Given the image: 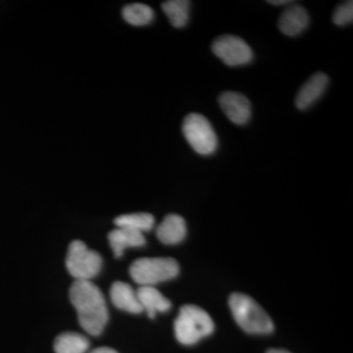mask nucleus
I'll list each match as a JSON object with an SVG mask.
<instances>
[{
    "label": "nucleus",
    "instance_id": "f257e3e1",
    "mask_svg": "<svg viewBox=\"0 0 353 353\" xmlns=\"http://www.w3.org/2000/svg\"><path fill=\"white\" fill-rule=\"evenodd\" d=\"M70 301L78 313L79 323L87 333L99 336L109 319L101 290L90 281L76 280L70 288Z\"/></svg>",
    "mask_w": 353,
    "mask_h": 353
},
{
    "label": "nucleus",
    "instance_id": "f03ea898",
    "mask_svg": "<svg viewBox=\"0 0 353 353\" xmlns=\"http://www.w3.org/2000/svg\"><path fill=\"white\" fill-rule=\"evenodd\" d=\"M174 330L179 343L192 345L212 334L214 323L205 310L199 306L188 304L180 309Z\"/></svg>",
    "mask_w": 353,
    "mask_h": 353
},
{
    "label": "nucleus",
    "instance_id": "7ed1b4c3",
    "mask_svg": "<svg viewBox=\"0 0 353 353\" xmlns=\"http://www.w3.org/2000/svg\"><path fill=\"white\" fill-rule=\"evenodd\" d=\"M230 308L234 320L248 334H270L274 324L254 299L243 294H234L230 297Z\"/></svg>",
    "mask_w": 353,
    "mask_h": 353
},
{
    "label": "nucleus",
    "instance_id": "20e7f679",
    "mask_svg": "<svg viewBox=\"0 0 353 353\" xmlns=\"http://www.w3.org/2000/svg\"><path fill=\"white\" fill-rule=\"evenodd\" d=\"M180 267L175 259L154 257L136 260L130 267V275L137 284L153 285L176 277Z\"/></svg>",
    "mask_w": 353,
    "mask_h": 353
},
{
    "label": "nucleus",
    "instance_id": "39448f33",
    "mask_svg": "<svg viewBox=\"0 0 353 353\" xmlns=\"http://www.w3.org/2000/svg\"><path fill=\"white\" fill-rule=\"evenodd\" d=\"M182 131L192 150L199 154L208 157L217 150V134L211 123L201 114H189L183 119Z\"/></svg>",
    "mask_w": 353,
    "mask_h": 353
},
{
    "label": "nucleus",
    "instance_id": "423d86ee",
    "mask_svg": "<svg viewBox=\"0 0 353 353\" xmlns=\"http://www.w3.org/2000/svg\"><path fill=\"white\" fill-rule=\"evenodd\" d=\"M70 275L80 281H90L101 270V254L90 250L82 241H72L66 257Z\"/></svg>",
    "mask_w": 353,
    "mask_h": 353
},
{
    "label": "nucleus",
    "instance_id": "0eeeda50",
    "mask_svg": "<svg viewBox=\"0 0 353 353\" xmlns=\"http://www.w3.org/2000/svg\"><path fill=\"white\" fill-rule=\"evenodd\" d=\"M213 53L230 67L250 63L253 52L243 39L232 34H225L216 39L212 43Z\"/></svg>",
    "mask_w": 353,
    "mask_h": 353
},
{
    "label": "nucleus",
    "instance_id": "6e6552de",
    "mask_svg": "<svg viewBox=\"0 0 353 353\" xmlns=\"http://www.w3.org/2000/svg\"><path fill=\"white\" fill-rule=\"evenodd\" d=\"M219 105L228 119L236 125H245L252 117V105L245 95L236 92H223Z\"/></svg>",
    "mask_w": 353,
    "mask_h": 353
},
{
    "label": "nucleus",
    "instance_id": "1a4fd4ad",
    "mask_svg": "<svg viewBox=\"0 0 353 353\" xmlns=\"http://www.w3.org/2000/svg\"><path fill=\"white\" fill-rule=\"evenodd\" d=\"M310 18L306 9L301 6H290L281 15L279 19V29L289 37L299 36L308 27Z\"/></svg>",
    "mask_w": 353,
    "mask_h": 353
},
{
    "label": "nucleus",
    "instance_id": "9d476101",
    "mask_svg": "<svg viewBox=\"0 0 353 353\" xmlns=\"http://www.w3.org/2000/svg\"><path fill=\"white\" fill-rule=\"evenodd\" d=\"M328 83L329 78L326 74H314L299 90L296 99V108L299 110H305L312 106L324 94Z\"/></svg>",
    "mask_w": 353,
    "mask_h": 353
},
{
    "label": "nucleus",
    "instance_id": "9b49d317",
    "mask_svg": "<svg viewBox=\"0 0 353 353\" xmlns=\"http://www.w3.org/2000/svg\"><path fill=\"white\" fill-rule=\"evenodd\" d=\"M108 241L117 259L122 257L126 248H139L145 245V238L143 233L128 228L113 230L108 234Z\"/></svg>",
    "mask_w": 353,
    "mask_h": 353
},
{
    "label": "nucleus",
    "instance_id": "f8f14e48",
    "mask_svg": "<svg viewBox=\"0 0 353 353\" xmlns=\"http://www.w3.org/2000/svg\"><path fill=\"white\" fill-rule=\"evenodd\" d=\"M185 221L176 214L167 215L157 230L158 240L164 245H176L185 239Z\"/></svg>",
    "mask_w": 353,
    "mask_h": 353
},
{
    "label": "nucleus",
    "instance_id": "ddd939ff",
    "mask_svg": "<svg viewBox=\"0 0 353 353\" xmlns=\"http://www.w3.org/2000/svg\"><path fill=\"white\" fill-rule=\"evenodd\" d=\"M137 296L143 311H145L150 318H154L158 312H166L171 308V301L150 285H141L137 290Z\"/></svg>",
    "mask_w": 353,
    "mask_h": 353
},
{
    "label": "nucleus",
    "instance_id": "4468645a",
    "mask_svg": "<svg viewBox=\"0 0 353 353\" xmlns=\"http://www.w3.org/2000/svg\"><path fill=\"white\" fill-rule=\"evenodd\" d=\"M110 297L114 305L121 310L127 311L132 314L143 312L137 292H134L131 285L126 283H114L110 290Z\"/></svg>",
    "mask_w": 353,
    "mask_h": 353
},
{
    "label": "nucleus",
    "instance_id": "2eb2a0df",
    "mask_svg": "<svg viewBox=\"0 0 353 353\" xmlns=\"http://www.w3.org/2000/svg\"><path fill=\"white\" fill-rule=\"evenodd\" d=\"M190 2L188 0H169L162 3V10L175 28H183L190 20Z\"/></svg>",
    "mask_w": 353,
    "mask_h": 353
},
{
    "label": "nucleus",
    "instance_id": "dca6fc26",
    "mask_svg": "<svg viewBox=\"0 0 353 353\" xmlns=\"http://www.w3.org/2000/svg\"><path fill=\"white\" fill-rule=\"evenodd\" d=\"M90 347L88 339L77 333L60 334L54 341L57 353H85Z\"/></svg>",
    "mask_w": 353,
    "mask_h": 353
},
{
    "label": "nucleus",
    "instance_id": "f3484780",
    "mask_svg": "<svg viewBox=\"0 0 353 353\" xmlns=\"http://www.w3.org/2000/svg\"><path fill=\"white\" fill-rule=\"evenodd\" d=\"M122 16L128 24L141 27L152 22L154 19V11L146 4L132 3L123 8Z\"/></svg>",
    "mask_w": 353,
    "mask_h": 353
},
{
    "label": "nucleus",
    "instance_id": "a211bd4d",
    "mask_svg": "<svg viewBox=\"0 0 353 353\" xmlns=\"http://www.w3.org/2000/svg\"><path fill=\"white\" fill-rule=\"evenodd\" d=\"M114 223L117 228H128L143 233L150 231L154 226V217L148 213H132L118 216Z\"/></svg>",
    "mask_w": 353,
    "mask_h": 353
},
{
    "label": "nucleus",
    "instance_id": "6ab92c4d",
    "mask_svg": "<svg viewBox=\"0 0 353 353\" xmlns=\"http://www.w3.org/2000/svg\"><path fill=\"white\" fill-rule=\"evenodd\" d=\"M353 21V2L347 1L336 7L333 15V22L336 26L352 24Z\"/></svg>",
    "mask_w": 353,
    "mask_h": 353
},
{
    "label": "nucleus",
    "instance_id": "aec40b11",
    "mask_svg": "<svg viewBox=\"0 0 353 353\" xmlns=\"http://www.w3.org/2000/svg\"><path fill=\"white\" fill-rule=\"evenodd\" d=\"M90 353H118L116 350L109 347H99L97 350H92Z\"/></svg>",
    "mask_w": 353,
    "mask_h": 353
},
{
    "label": "nucleus",
    "instance_id": "412c9836",
    "mask_svg": "<svg viewBox=\"0 0 353 353\" xmlns=\"http://www.w3.org/2000/svg\"><path fill=\"white\" fill-rule=\"evenodd\" d=\"M267 2L272 4V6H284V4L292 3V1H290V0H270V1Z\"/></svg>",
    "mask_w": 353,
    "mask_h": 353
},
{
    "label": "nucleus",
    "instance_id": "4be33fe9",
    "mask_svg": "<svg viewBox=\"0 0 353 353\" xmlns=\"http://www.w3.org/2000/svg\"><path fill=\"white\" fill-rule=\"evenodd\" d=\"M267 353H290L285 350H269Z\"/></svg>",
    "mask_w": 353,
    "mask_h": 353
}]
</instances>
